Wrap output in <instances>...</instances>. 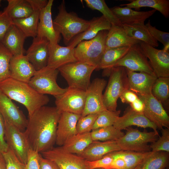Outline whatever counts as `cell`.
<instances>
[{"instance_id": "obj_23", "label": "cell", "mask_w": 169, "mask_h": 169, "mask_svg": "<svg viewBox=\"0 0 169 169\" xmlns=\"http://www.w3.org/2000/svg\"><path fill=\"white\" fill-rule=\"evenodd\" d=\"M74 48L69 46L64 47L58 44L50 43L49 57L47 66L58 69L68 64L78 61L74 55Z\"/></svg>"}, {"instance_id": "obj_16", "label": "cell", "mask_w": 169, "mask_h": 169, "mask_svg": "<svg viewBox=\"0 0 169 169\" xmlns=\"http://www.w3.org/2000/svg\"><path fill=\"white\" fill-rule=\"evenodd\" d=\"M0 114L4 120L24 132L28 120L23 112L8 98L0 90Z\"/></svg>"}, {"instance_id": "obj_44", "label": "cell", "mask_w": 169, "mask_h": 169, "mask_svg": "<svg viewBox=\"0 0 169 169\" xmlns=\"http://www.w3.org/2000/svg\"><path fill=\"white\" fill-rule=\"evenodd\" d=\"M152 37L157 41L161 42L164 46L163 49L169 51V33L159 30L152 26L150 20L146 24Z\"/></svg>"}, {"instance_id": "obj_5", "label": "cell", "mask_w": 169, "mask_h": 169, "mask_svg": "<svg viewBox=\"0 0 169 169\" xmlns=\"http://www.w3.org/2000/svg\"><path fill=\"white\" fill-rule=\"evenodd\" d=\"M108 31H100L94 38L79 43L74 48L78 61L85 63L96 67L105 50V42Z\"/></svg>"}, {"instance_id": "obj_52", "label": "cell", "mask_w": 169, "mask_h": 169, "mask_svg": "<svg viewBox=\"0 0 169 169\" xmlns=\"http://www.w3.org/2000/svg\"><path fill=\"white\" fill-rule=\"evenodd\" d=\"M39 162L40 169H59L54 162L44 157L41 153Z\"/></svg>"}, {"instance_id": "obj_48", "label": "cell", "mask_w": 169, "mask_h": 169, "mask_svg": "<svg viewBox=\"0 0 169 169\" xmlns=\"http://www.w3.org/2000/svg\"><path fill=\"white\" fill-rule=\"evenodd\" d=\"M13 24V20L7 13L4 10L0 12V42L2 41L8 30Z\"/></svg>"}, {"instance_id": "obj_31", "label": "cell", "mask_w": 169, "mask_h": 169, "mask_svg": "<svg viewBox=\"0 0 169 169\" xmlns=\"http://www.w3.org/2000/svg\"><path fill=\"white\" fill-rule=\"evenodd\" d=\"M8 5L4 11L12 20L27 18L33 13L27 0H8Z\"/></svg>"}, {"instance_id": "obj_14", "label": "cell", "mask_w": 169, "mask_h": 169, "mask_svg": "<svg viewBox=\"0 0 169 169\" xmlns=\"http://www.w3.org/2000/svg\"><path fill=\"white\" fill-rule=\"evenodd\" d=\"M137 95L144 104L143 113L145 116L158 128L161 130L165 127L169 129V116L162 103L152 94Z\"/></svg>"}, {"instance_id": "obj_56", "label": "cell", "mask_w": 169, "mask_h": 169, "mask_svg": "<svg viewBox=\"0 0 169 169\" xmlns=\"http://www.w3.org/2000/svg\"><path fill=\"white\" fill-rule=\"evenodd\" d=\"M95 169H114V168L106 169V168H96Z\"/></svg>"}, {"instance_id": "obj_13", "label": "cell", "mask_w": 169, "mask_h": 169, "mask_svg": "<svg viewBox=\"0 0 169 169\" xmlns=\"http://www.w3.org/2000/svg\"><path fill=\"white\" fill-rule=\"evenodd\" d=\"M107 81L104 79L96 78L90 83L86 90L84 107L81 116L92 114H99L106 110L103 101V91Z\"/></svg>"}, {"instance_id": "obj_50", "label": "cell", "mask_w": 169, "mask_h": 169, "mask_svg": "<svg viewBox=\"0 0 169 169\" xmlns=\"http://www.w3.org/2000/svg\"><path fill=\"white\" fill-rule=\"evenodd\" d=\"M138 98L136 94L129 89L125 90L119 97L122 103L129 104L135 101Z\"/></svg>"}, {"instance_id": "obj_36", "label": "cell", "mask_w": 169, "mask_h": 169, "mask_svg": "<svg viewBox=\"0 0 169 169\" xmlns=\"http://www.w3.org/2000/svg\"><path fill=\"white\" fill-rule=\"evenodd\" d=\"M90 134L93 141H105L117 140L125 134L121 130L112 125L93 130L90 132Z\"/></svg>"}, {"instance_id": "obj_19", "label": "cell", "mask_w": 169, "mask_h": 169, "mask_svg": "<svg viewBox=\"0 0 169 169\" xmlns=\"http://www.w3.org/2000/svg\"><path fill=\"white\" fill-rule=\"evenodd\" d=\"M81 115L63 112L61 113L57 127L55 143L62 146L69 139L77 134L76 125Z\"/></svg>"}, {"instance_id": "obj_11", "label": "cell", "mask_w": 169, "mask_h": 169, "mask_svg": "<svg viewBox=\"0 0 169 169\" xmlns=\"http://www.w3.org/2000/svg\"><path fill=\"white\" fill-rule=\"evenodd\" d=\"M4 121V137L8 149L25 165L30 148L24 132L21 131L13 125Z\"/></svg>"}, {"instance_id": "obj_12", "label": "cell", "mask_w": 169, "mask_h": 169, "mask_svg": "<svg viewBox=\"0 0 169 169\" xmlns=\"http://www.w3.org/2000/svg\"><path fill=\"white\" fill-rule=\"evenodd\" d=\"M86 95V91L68 87L64 93L55 97L56 107L61 113L67 112L81 115Z\"/></svg>"}, {"instance_id": "obj_58", "label": "cell", "mask_w": 169, "mask_h": 169, "mask_svg": "<svg viewBox=\"0 0 169 169\" xmlns=\"http://www.w3.org/2000/svg\"><path fill=\"white\" fill-rule=\"evenodd\" d=\"M165 169H168V168H166Z\"/></svg>"}, {"instance_id": "obj_40", "label": "cell", "mask_w": 169, "mask_h": 169, "mask_svg": "<svg viewBox=\"0 0 169 169\" xmlns=\"http://www.w3.org/2000/svg\"><path fill=\"white\" fill-rule=\"evenodd\" d=\"M120 110L111 111L105 110L99 114L94 125L93 129L113 125L115 121L119 116Z\"/></svg>"}, {"instance_id": "obj_34", "label": "cell", "mask_w": 169, "mask_h": 169, "mask_svg": "<svg viewBox=\"0 0 169 169\" xmlns=\"http://www.w3.org/2000/svg\"><path fill=\"white\" fill-rule=\"evenodd\" d=\"M40 11H33L29 16L13 20V24L16 26L26 37L33 38L37 35V30Z\"/></svg>"}, {"instance_id": "obj_20", "label": "cell", "mask_w": 169, "mask_h": 169, "mask_svg": "<svg viewBox=\"0 0 169 169\" xmlns=\"http://www.w3.org/2000/svg\"><path fill=\"white\" fill-rule=\"evenodd\" d=\"M126 69L129 90L137 95L151 94L152 86L157 78L155 74L145 72L137 73Z\"/></svg>"}, {"instance_id": "obj_25", "label": "cell", "mask_w": 169, "mask_h": 169, "mask_svg": "<svg viewBox=\"0 0 169 169\" xmlns=\"http://www.w3.org/2000/svg\"><path fill=\"white\" fill-rule=\"evenodd\" d=\"M123 24L144 23V21L156 12L154 9L146 11L134 10L126 7L115 6L110 8Z\"/></svg>"}, {"instance_id": "obj_27", "label": "cell", "mask_w": 169, "mask_h": 169, "mask_svg": "<svg viewBox=\"0 0 169 169\" xmlns=\"http://www.w3.org/2000/svg\"><path fill=\"white\" fill-rule=\"evenodd\" d=\"M26 37L13 24L8 30L1 42L13 56L24 54L25 39Z\"/></svg>"}, {"instance_id": "obj_18", "label": "cell", "mask_w": 169, "mask_h": 169, "mask_svg": "<svg viewBox=\"0 0 169 169\" xmlns=\"http://www.w3.org/2000/svg\"><path fill=\"white\" fill-rule=\"evenodd\" d=\"M53 2V0H49L46 7L40 11L37 36L47 38L50 44H58L61 35L53 25L51 13Z\"/></svg>"}, {"instance_id": "obj_28", "label": "cell", "mask_w": 169, "mask_h": 169, "mask_svg": "<svg viewBox=\"0 0 169 169\" xmlns=\"http://www.w3.org/2000/svg\"><path fill=\"white\" fill-rule=\"evenodd\" d=\"M141 42L128 36L123 27L111 25L105 40V50L120 47L131 46Z\"/></svg>"}, {"instance_id": "obj_8", "label": "cell", "mask_w": 169, "mask_h": 169, "mask_svg": "<svg viewBox=\"0 0 169 169\" xmlns=\"http://www.w3.org/2000/svg\"><path fill=\"white\" fill-rule=\"evenodd\" d=\"M59 72L58 69L46 66L36 71L28 84L40 94L50 95L55 97L63 94L67 89L58 84L56 80Z\"/></svg>"}, {"instance_id": "obj_29", "label": "cell", "mask_w": 169, "mask_h": 169, "mask_svg": "<svg viewBox=\"0 0 169 169\" xmlns=\"http://www.w3.org/2000/svg\"><path fill=\"white\" fill-rule=\"evenodd\" d=\"M122 26L127 34L130 37L155 48L158 46V41L151 35L144 23L123 24Z\"/></svg>"}, {"instance_id": "obj_24", "label": "cell", "mask_w": 169, "mask_h": 169, "mask_svg": "<svg viewBox=\"0 0 169 169\" xmlns=\"http://www.w3.org/2000/svg\"><path fill=\"white\" fill-rule=\"evenodd\" d=\"M121 150L116 140L93 141L83 151L77 155L91 161L99 160L110 153Z\"/></svg>"}, {"instance_id": "obj_26", "label": "cell", "mask_w": 169, "mask_h": 169, "mask_svg": "<svg viewBox=\"0 0 169 169\" xmlns=\"http://www.w3.org/2000/svg\"><path fill=\"white\" fill-rule=\"evenodd\" d=\"M90 22L89 25L87 29L74 37L68 46L74 48L82 41L89 40L94 38L100 31L103 30L109 31L111 25L103 15L94 17Z\"/></svg>"}, {"instance_id": "obj_37", "label": "cell", "mask_w": 169, "mask_h": 169, "mask_svg": "<svg viewBox=\"0 0 169 169\" xmlns=\"http://www.w3.org/2000/svg\"><path fill=\"white\" fill-rule=\"evenodd\" d=\"M87 6L93 10L100 12L111 24L123 27L122 25L104 0H85Z\"/></svg>"}, {"instance_id": "obj_9", "label": "cell", "mask_w": 169, "mask_h": 169, "mask_svg": "<svg viewBox=\"0 0 169 169\" xmlns=\"http://www.w3.org/2000/svg\"><path fill=\"white\" fill-rule=\"evenodd\" d=\"M118 66L124 67L133 72L138 71L155 74L140 43L132 45L129 51L122 58L107 69H103V75L108 76L111 69Z\"/></svg>"}, {"instance_id": "obj_55", "label": "cell", "mask_w": 169, "mask_h": 169, "mask_svg": "<svg viewBox=\"0 0 169 169\" xmlns=\"http://www.w3.org/2000/svg\"><path fill=\"white\" fill-rule=\"evenodd\" d=\"M0 169H6L5 160L2 153L0 152Z\"/></svg>"}, {"instance_id": "obj_10", "label": "cell", "mask_w": 169, "mask_h": 169, "mask_svg": "<svg viewBox=\"0 0 169 169\" xmlns=\"http://www.w3.org/2000/svg\"><path fill=\"white\" fill-rule=\"evenodd\" d=\"M41 154L44 158L54 162L59 169H91L88 161L66 151L61 146L53 147Z\"/></svg>"}, {"instance_id": "obj_43", "label": "cell", "mask_w": 169, "mask_h": 169, "mask_svg": "<svg viewBox=\"0 0 169 169\" xmlns=\"http://www.w3.org/2000/svg\"><path fill=\"white\" fill-rule=\"evenodd\" d=\"M161 131V136L150 145L151 151H164L169 152V129L163 128Z\"/></svg>"}, {"instance_id": "obj_35", "label": "cell", "mask_w": 169, "mask_h": 169, "mask_svg": "<svg viewBox=\"0 0 169 169\" xmlns=\"http://www.w3.org/2000/svg\"><path fill=\"white\" fill-rule=\"evenodd\" d=\"M131 46L120 47L105 50L95 70L107 69L125 55Z\"/></svg>"}, {"instance_id": "obj_22", "label": "cell", "mask_w": 169, "mask_h": 169, "mask_svg": "<svg viewBox=\"0 0 169 169\" xmlns=\"http://www.w3.org/2000/svg\"><path fill=\"white\" fill-rule=\"evenodd\" d=\"M10 77L28 83L36 70L25 55L13 56L9 64Z\"/></svg>"}, {"instance_id": "obj_30", "label": "cell", "mask_w": 169, "mask_h": 169, "mask_svg": "<svg viewBox=\"0 0 169 169\" xmlns=\"http://www.w3.org/2000/svg\"><path fill=\"white\" fill-rule=\"evenodd\" d=\"M169 152L164 151L152 152L134 169H165L168 166Z\"/></svg>"}, {"instance_id": "obj_3", "label": "cell", "mask_w": 169, "mask_h": 169, "mask_svg": "<svg viewBox=\"0 0 169 169\" xmlns=\"http://www.w3.org/2000/svg\"><path fill=\"white\" fill-rule=\"evenodd\" d=\"M59 12L53 21L55 29L63 38L65 44L68 45L76 36L85 31L90 22L79 17L74 12H68L63 0L58 7Z\"/></svg>"}, {"instance_id": "obj_17", "label": "cell", "mask_w": 169, "mask_h": 169, "mask_svg": "<svg viewBox=\"0 0 169 169\" xmlns=\"http://www.w3.org/2000/svg\"><path fill=\"white\" fill-rule=\"evenodd\" d=\"M49 41L36 36L26 52V56L36 71L47 66L49 51Z\"/></svg>"}, {"instance_id": "obj_47", "label": "cell", "mask_w": 169, "mask_h": 169, "mask_svg": "<svg viewBox=\"0 0 169 169\" xmlns=\"http://www.w3.org/2000/svg\"><path fill=\"white\" fill-rule=\"evenodd\" d=\"M40 153L37 151L30 149L24 169H40Z\"/></svg>"}, {"instance_id": "obj_46", "label": "cell", "mask_w": 169, "mask_h": 169, "mask_svg": "<svg viewBox=\"0 0 169 169\" xmlns=\"http://www.w3.org/2000/svg\"><path fill=\"white\" fill-rule=\"evenodd\" d=\"M5 158L6 169H24L25 165L22 163L10 150L2 153Z\"/></svg>"}, {"instance_id": "obj_41", "label": "cell", "mask_w": 169, "mask_h": 169, "mask_svg": "<svg viewBox=\"0 0 169 169\" xmlns=\"http://www.w3.org/2000/svg\"><path fill=\"white\" fill-rule=\"evenodd\" d=\"M13 56L0 42V83L10 77L9 64Z\"/></svg>"}, {"instance_id": "obj_45", "label": "cell", "mask_w": 169, "mask_h": 169, "mask_svg": "<svg viewBox=\"0 0 169 169\" xmlns=\"http://www.w3.org/2000/svg\"><path fill=\"white\" fill-rule=\"evenodd\" d=\"M114 152L105 156L102 158L93 161H88L91 169L97 168H111V164L115 158Z\"/></svg>"}, {"instance_id": "obj_33", "label": "cell", "mask_w": 169, "mask_h": 169, "mask_svg": "<svg viewBox=\"0 0 169 169\" xmlns=\"http://www.w3.org/2000/svg\"><path fill=\"white\" fill-rule=\"evenodd\" d=\"M129 1L130 3L121 4L120 7L125 6L131 9L134 8L137 11L142 7H148L158 11L166 18L169 16V0H132Z\"/></svg>"}, {"instance_id": "obj_49", "label": "cell", "mask_w": 169, "mask_h": 169, "mask_svg": "<svg viewBox=\"0 0 169 169\" xmlns=\"http://www.w3.org/2000/svg\"><path fill=\"white\" fill-rule=\"evenodd\" d=\"M5 121L0 114V152L2 153L5 152L8 150V147L5 139Z\"/></svg>"}, {"instance_id": "obj_2", "label": "cell", "mask_w": 169, "mask_h": 169, "mask_svg": "<svg viewBox=\"0 0 169 169\" xmlns=\"http://www.w3.org/2000/svg\"><path fill=\"white\" fill-rule=\"evenodd\" d=\"M0 90L11 100L24 105L28 117L49 101L47 95L38 93L28 83L10 77L0 83Z\"/></svg>"}, {"instance_id": "obj_6", "label": "cell", "mask_w": 169, "mask_h": 169, "mask_svg": "<svg viewBox=\"0 0 169 169\" xmlns=\"http://www.w3.org/2000/svg\"><path fill=\"white\" fill-rule=\"evenodd\" d=\"M96 67L89 64L77 61L65 65L58 69L66 80L69 88L86 91L90 78Z\"/></svg>"}, {"instance_id": "obj_4", "label": "cell", "mask_w": 169, "mask_h": 169, "mask_svg": "<svg viewBox=\"0 0 169 169\" xmlns=\"http://www.w3.org/2000/svg\"><path fill=\"white\" fill-rule=\"evenodd\" d=\"M109 79L103 94V101L106 109L116 110L117 101L122 93L129 89L127 69L122 66L112 68L108 75Z\"/></svg>"}, {"instance_id": "obj_1", "label": "cell", "mask_w": 169, "mask_h": 169, "mask_svg": "<svg viewBox=\"0 0 169 169\" xmlns=\"http://www.w3.org/2000/svg\"><path fill=\"white\" fill-rule=\"evenodd\" d=\"M61 113L56 107L44 106L28 117L24 132L30 149L41 153L53 147Z\"/></svg>"}, {"instance_id": "obj_53", "label": "cell", "mask_w": 169, "mask_h": 169, "mask_svg": "<svg viewBox=\"0 0 169 169\" xmlns=\"http://www.w3.org/2000/svg\"><path fill=\"white\" fill-rule=\"evenodd\" d=\"M32 7L33 11H40L47 4V0H27Z\"/></svg>"}, {"instance_id": "obj_57", "label": "cell", "mask_w": 169, "mask_h": 169, "mask_svg": "<svg viewBox=\"0 0 169 169\" xmlns=\"http://www.w3.org/2000/svg\"><path fill=\"white\" fill-rule=\"evenodd\" d=\"M1 2H2V0H0V6H1Z\"/></svg>"}, {"instance_id": "obj_7", "label": "cell", "mask_w": 169, "mask_h": 169, "mask_svg": "<svg viewBox=\"0 0 169 169\" xmlns=\"http://www.w3.org/2000/svg\"><path fill=\"white\" fill-rule=\"evenodd\" d=\"M126 133L116 140L121 150L145 152L151 151L149 143L157 139L158 133L154 131H141L136 129L128 127Z\"/></svg>"}, {"instance_id": "obj_32", "label": "cell", "mask_w": 169, "mask_h": 169, "mask_svg": "<svg viewBox=\"0 0 169 169\" xmlns=\"http://www.w3.org/2000/svg\"><path fill=\"white\" fill-rule=\"evenodd\" d=\"M93 141L90 132L77 134L61 146L67 152L78 155L83 151Z\"/></svg>"}, {"instance_id": "obj_42", "label": "cell", "mask_w": 169, "mask_h": 169, "mask_svg": "<svg viewBox=\"0 0 169 169\" xmlns=\"http://www.w3.org/2000/svg\"><path fill=\"white\" fill-rule=\"evenodd\" d=\"M99 114H92L79 118L76 125L77 134L90 132L92 130L94 125Z\"/></svg>"}, {"instance_id": "obj_21", "label": "cell", "mask_w": 169, "mask_h": 169, "mask_svg": "<svg viewBox=\"0 0 169 169\" xmlns=\"http://www.w3.org/2000/svg\"><path fill=\"white\" fill-rule=\"evenodd\" d=\"M113 125L120 130L132 125L143 128H150L158 133V128L154 123L148 120L143 113L134 111L130 106L126 109L122 116L117 118Z\"/></svg>"}, {"instance_id": "obj_38", "label": "cell", "mask_w": 169, "mask_h": 169, "mask_svg": "<svg viewBox=\"0 0 169 169\" xmlns=\"http://www.w3.org/2000/svg\"><path fill=\"white\" fill-rule=\"evenodd\" d=\"M151 94L162 104H167L169 98V77L157 78L152 86Z\"/></svg>"}, {"instance_id": "obj_15", "label": "cell", "mask_w": 169, "mask_h": 169, "mask_svg": "<svg viewBox=\"0 0 169 169\" xmlns=\"http://www.w3.org/2000/svg\"><path fill=\"white\" fill-rule=\"evenodd\" d=\"M141 47L157 78L169 77V52L141 41Z\"/></svg>"}, {"instance_id": "obj_54", "label": "cell", "mask_w": 169, "mask_h": 169, "mask_svg": "<svg viewBox=\"0 0 169 169\" xmlns=\"http://www.w3.org/2000/svg\"><path fill=\"white\" fill-rule=\"evenodd\" d=\"M130 105V107L134 111L143 113L145 107L143 101L139 97Z\"/></svg>"}, {"instance_id": "obj_39", "label": "cell", "mask_w": 169, "mask_h": 169, "mask_svg": "<svg viewBox=\"0 0 169 169\" xmlns=\"http://www.w3.org/2000/svg\"><path fill=\"white\" fill-rule=\"evenodd\" d=\"M151 151L140 152L121 150L116 151V153L125 160L126 163L125 169H134L145 158Z\"/></svg>"}, {"instance_id": "obj_51", "label": "cell", "mask_w": 169, "mask_h": 169, "mask_svg": "<svg viewBox=\"0 0 169 169\" xmlns=\"http://www.w3.org/2000/svg\"><path fill=\"white\" fill-rule=\"evenodd\" d=\"M115 158L111 164V168L125 169L126 163L124 158L114 151Z\"/></svg>"}]
</instances>
